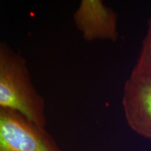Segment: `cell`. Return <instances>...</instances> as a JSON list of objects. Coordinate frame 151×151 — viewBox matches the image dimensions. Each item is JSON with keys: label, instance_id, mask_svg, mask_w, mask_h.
Wrapping results in <instances>:
<instances>
[{"label": "cell", "instance_id": "7a4b0ae2", "mask_svg": "<svg viewBox=\"0 0 151 151\" xmlns=\"http://www.w3.org/2000/svg\"><path fill=\"white\" fill-rule=\"evenodd\" d=\"M21 114L0 108V151H59Z\"/></svg>", "mask_w": 151, "mask_h": 151}, {"label": "cell", "instance_id": "5b68a950", "mask_svg": "<svg viewBox=\"0 0 151 151\" xmlns=\"http://www.w3.org/2000/svg\"><path fill=\"white\" fill-rule=\"evenodd\" d=\"M132 74L151 76V18L148 20V31Z\"/></svg>", "mask_w": 151, "mask_h": 151}, {"label": "cell", "instance_id": "8992f818", "mask_svg": "<svg viewBox=\"0 0 151 151\" xmlns=\"http://www.w3.org/2000/svg\"><path fill=\"white\" fill-rule=\"evenodd\" d=\"M1 47H2V46H1V43H0V48H1Z\"/></svg>", "mask_w": 151, "mask_h": 151}, {"label": "cell", "instance_id": "277c9868", "mask_svg": "<svg viewBox=\"0 0 151 151\" xmlns=\"http://www.w3.org/2000/svg\"><path fill=\"white\" fill-rule=\"evenodd\" d=\"M73 18L86 41L118 40V15L103 1L82 0Z\"/></svg>", "mask_w": 151, "mask_h": 151}, {"label": "cell", "instance_id": "3957f363", "mask_svg": "<svg viewBox=\"0 0 151 151\" xmlns=\"http://www.w3.org/2000/svg\"><path fill=\"white\" fill-rule=\"evenodd\" d=\"M122 106L129 127L151 139V76L131 74L124 84Z\"/></svg>", "mask_w": 151, "mask_h": 151}, {"label": "cell", "instance_id": "6da1fadb", "mask_svg": "<svg viewBox=\"0 0 151 151\" xmlns=\"http://www.w3.org/2000/svg\"><path fill=\"white\" fill-rule=\"evenodd\" d=\"M0 108L16 111L41 129L44 124V100L36 90L25 62L3 46L0 48Z\"/></svg>", "mask_w": 151, "mask_h": 151}]
</instances>
